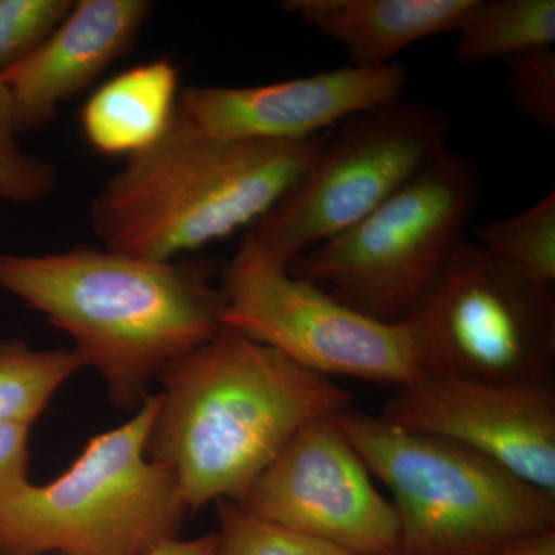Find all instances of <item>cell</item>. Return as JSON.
Listing matches in <instances>:
<instances>
[{"label":"cell","mask_w":555,"mask_h":555,"mask_svg":"<svg viewBox=\"0 0 555 555\" xmlns=\"http://www.w3.org/2000/svg\"><path fill=\"white\" fill-rule=\"evenodd\" d=\"M514 105L543 129L555 130V51L543 47L503 61Z\"/></svg>","instance_id":"cell-22"},{"label":"cell","mask_w":555,"mask_h":555,"mask_svg":"<svg viewBox=\"0 0 555 555\" xmlns=\"http://www.w3.org/2000/svg\"><path fill=\"white\" fill-rule=\"evenodd\" d=\"M86 366L78 350L33 349L0 339V425L30 426L69 377Z\"/></svg>","instance_id":"cell-17"},{"label":"cell","mask_w":555,"mask_h":555,"mask_svg":"<svg viewBox=\"0 0 555 555\" xmlns=\"http://www.w3.org/2000/svg\"><path fill=\"white\" fill-rule=\"evenodd\" d=\"M158 393L90 438L56 480L0 499V555H145L189 516L178 478L145 454Z\"/></svg>","instance_id":"cell-5"},{"label":"cell","mask_w":555,"mask_h":555,"mask_svg":"<svg viewBox=\"0 0 555 555\" xmlns=\"http://www.w3.org/2000/svg\"><path fill=\"white\" fill-rule=\"evenodd\" d=\"M480 173L451 147L366 218L310 247L288 272L383 323H403L465 243Z\"/></svg>","instance_id":"cell-6"},{"label":"cell","mask_w":555,"mask_h":555,"mask_svg":"<svg viewBox=\"0 0 555 555\" xmlns=\"http://www.w3.org/2000/svg\"><path fill=\"white\" fill-rule=\"evenodd\" d=\"M241 505L350 555L401 553L396 507L332 416L299 430Z\"/></svg>","instance_id":"cell-10"},{"label":"cell","mask_w":555,"mask_h":555,"mask_svg":"<svg viewBox=\"0 0 555 555\" xmlns=\"http://www.w3.org/2000/svg\"><path fill=\"white\" fill-rule=\"evenodd\" d=\"M440 108L398 100L358 113L324 137L317 158L246 235L288 266L366 218L449 149Z\"/></svg>","instance_id":"cell-8"},{"label":"cell","mask_w":555,"mask_h":555,"mask_svg":"<svg viewBox=\"0 0 555 555\" xmlns=\"http://www.w3.org/2000/svg\"><path fill=\"white\" fill-rule=\"evenodd\" d=\"M332 418L392 494L400 555H492L555 529V495L465 444L352 408Z\"/></svg>","instance_id":"cell-4"},{"label":"cell","mask_w":555,"mask_h":555,"mask_svg":"<svg viewBox=\"0 0 555 555\" xmlns=\"http://www.w3.org/2000/svg\"><path fill=\"white\" fill-rule=\"evenodd\" d=\"M179 79V68L169 57L109 79L80 112L83 137L102 155L127 159L152 147L177 113Z\"/></svg>","instance_id":"cell-15"},{"label":"cell","mask_w":555,"mask_h":555,"mask_svg":"<svg viewBox=\"0 0 555 555\" xmlns=\"http://www.w3.org/2000/svg\"><path fill=\"white\" fill-rule=\"evenodd\" d=\"M30 429L0 425V499L30 481Z\"/></svg>","instance_id":"cell-23"},{"label":"cell","mask_w":555,"mask_h":555,"mask_svg":"<svg viewBox=\"0 0 555 555\" xmlns=\"http://www.w3.org/2000/svg\"><path fill=\"white\" fill-rule=\"evenodd\" d=\"M454 60L463 65L506 61L553 47L554 0H474L455 30Z\"/></svg>","instance_id":"cell-16"},{"label":"cell","mask_w":555,"mask_h":555,"mask_svg":"<svg viewBox=\"0 0 555 555\" xmlns=\"http://www.w3.org/2000/svg\"><path fill=\"white\" fill-rule=\"evenodd\" d=\"M147 0H80L24 61L2 73L21 133L40 129L62 102L89 89L129 51L149 21Z\"/></svg>","instance_id":"cell-13"},{"label":"cell","mask_w":555,"mask_h":555,"mask_svg":"<svg viewBox=\"0 0 555 555\" xmlns=\"http://www.w3.org/2000/svg\"><path fill=\"white\" fill-rule=\"evenodd\" d=\"M477 244L503 268L542 291L555 286V192L531 207L480 225Z\"/></svg>","instance_id":"cell-18"},{"label":"cell","mask_w":555,"mask_h":555,"mask_svg":"<svg viewBox=\"0 0 555 555\" xmlns=\"http://www.w3.org/2000/svg\"><path fill=\"white\" fill-rule=\"evenodd\" d=\"M158 382L145 454L173 470L189 513L243 502L299 430L352 404L334 379L225 326Z\"/></svg>","instance_id":"cell-1"},{"label":"cell","mask_w":555,"mask_h":555,"mask_svg":"<svg viewBox=\"0 0 555 555\" xmlns=\"http://www.w3.org/2000/svg\"><path fill=\"white\" fill-rule=\"evenodd\" d=\"M408 69L346 65L254 87H189L178 109L211 137L235 141L301 142L321 137L358 113L403 100Z\"/></svg>","instance_id":"cell-12"},{"label":"cell","mask_w":555,"mask_h":555,"mask_svg":"<svg viewBox=\"0 0 555 555\" xmlns=\"http://www.w3.org/2000/svg\"><path fill=\"white\" fill-rule=\"evenodd\" d=\"M69 0H0V75L24 61L64 21Z\"/></svg>","instance_id":"cell-21"},{"label":"cell","mask_w":555,"mask_h":555,"mask_svg":"<svg viewBox=\"0 0 555 555\" xmlns=\"http://www.w3.org/2000/svg\"><path fill=\"white\" fill-rule=\"evenodd\" d=\"M206 261H156L109 248L0 255V288L75 341L122 411L150 383L224 327V297Z\"/></svg>","instance_id":"cell-2"},{"label":"cell","mask_w":555,"mask_h":555,"mask_svg":"<svg viewBox=\"0 0 555 555\" xmlns=\"http://www.w3.org/2000/svg\"><path fill=\"white\" fill-rule=\"evenodd\" d=\"M420 377L553 383L554 292L465 241L403 321Z\"/></svg>","instance_id":"cell-7"},{"label":"cell","mask_w":555,"mask_h":555,"mask_svg":"<svg viewBox=\"0 0 555 555\" xmlns=\"http://www.w3.org/2000/svg\"><path fill=\"white\" fill-rule=\"evenodd\" d=\"M9 89L0 75V199L28 204L46 198L56 185V170L22 149Z\"/></svg>","instance_id":"cell-20"},{"label":"cell","mask_w":555,"mask_h":555,"mask_svg":"<svg viewBox=\"0 0 555 555\" xmlns=\"http://www.w3.org/2000/svg\"><path fill=\"white\" fill-rule=\"evenodd\" d=\"M324 137L301 142L211 137L177 107L169 129L131 156L91 206L105 248L173 261L250 229L317 158Z\"/></svg>","instance_id":"cell-3"},{"label":"cell","mask_w":555,"mask_h":555,"mask_svg":"<svg viewBox=\"0 0 555 555\" xmlns=\"http://www.w3.org/2000/svg\"><path fill=\"white\" fill-rule=\"evenodd\" d=\"M222 324L323 377L403 387L420 378L403 323H383L292 275L244 235L225 266ZM334 379V378H332Z\"/></svg>","instance_id":"cell-9"},{"label":"cell","mask_w":555,"mask_h":555,"mask_svg":"<svg viewBox=\"0 0 555 555\" xmlns=\"http://www.w3.org/2000/svg\"><path fill=\"white\" fill-rule=\"evenodd\" d=\"M145 555H218L217 532L195 537V539L169 540Z\"/></svg>","instance_id":"cell-24"},{"label":"cell","mask_w":555,"mask_h":555,"mask_svg":"<svg viewBox=\"0 0 555 555\" xmlns=\"http://www.w3.org/2000/svg\"><path fill=\"white\" fill-rule=\"evenodd\" d=\"M218 555H350L337 546L250 513L238 502L217 503Z\"/></svg>","instance_id":"cell-19"},{"label":"cell","mask_w":555,"mask_h":555,"mask_svg":"<svg viewBox=\"0 0 555 555\" xmlns=\"http://www.w3.org/2000/svg\"><path fill=\"white\" fill-rule=\"evenodd\" d=\"M474 0H287L284 10L345 47L350 65L385 67L408 47L455 33Z\"/></svg>","instance_id":"cell-14"},{"label":"cell","mask_w":555,"mask_h":555,"mask_svg":"<svg viewBox=\"0 0 555 555\" xmlns=\"http://www.w3.org/2000/svg\"><path fill=\"white\" fill-rule=\"evenodd\" d=\"M383 418L480 452L555 495L553 383L420 377L398 387Z\"/></svg>","instance_id":"cell-11"},{"label":"cell","mask_w":555,"mask_h":555,"mask_svg":"<svg viewBox=\"0 0 555 555\" xmlns=\"http://www.w3.org/2000/svg\"><path fill=\"white\" fill-rule=\"evenodd\" d=\"M492 555H555V529L528 537Z\"/></svg>","instance_id":"cell-25"}]
</instances>
